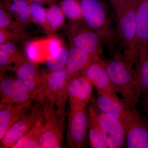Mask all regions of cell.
<instances>
[{"label":"cell","mask_w":148,"mask_h":148,"mask_svg":"<svg viewBox=\"0 0 148 148\" xmlns=\"http://www.w3.org/2000/svg\"><path fill=\"white\" fill-rule=\"evenodd\" d=\"M83 74L89 79L98 93L115 98H120L102 63V58L95 59Z\"/></svg>","instance_id":"4fadbf2b"},{"label":"cell","mask_w":148,"mask_h":148,"mask_svg":"<svg viewBox=\"0 0 148 148\" xmlns=\"http://www.w3.org/2000/svg\"><path fill=\"white\" fill-rule=\"evenodd\" d=\"M125 144L128 148H148V119L132 109L124 124Z\"/></svg>","instance_id":"ba28073f"},{"label":"cell","mask_w":148,"mask_h":148,"mask_svg":"<svg viewBox=\"0 0 148 148\" xmlns=\"http://www.w3.org/2000/svg\"><path fill=\"white\" fill-rule=\"evenodd\" d=\"M42 115V106L37 103L26 112L6 132L1 140L3 147L12 148Z\"/></svg>","instance_id":"7c38bea8"},{"label":"cell","mask_w":148,"mask_h":148,"mask_svg":"<svg viewBox=\"0 0 148 148\" xmlns=\"http://www.w3.org/2000/svg\"><path fill=\"white\" fill-rule=\"evenodd\" d=\"M97 119L101 125L107 144L110 148L126 147L125 131L123 125L114 116L100 111L95 106Z\"/></svg>","instance_id":"8fae6325"},{"label":"cell","mask_w":148,"mask_h":148,"mask_svg":"<svg viewBox=\"0 0 148 148\" xmlns=\"http://www.w3.org/2000/svg\"><path fill=\"white\" fill-rule=\"evenodd\" d=\"M65 29L71 45L101 58L103 42L98 34L83 20L69 21Z\"/></svg>","instance_id":"5b68a950"},{"label":"cell","mask_w":148,"mask_h":148,"mask_svg":"<svg viewBox=\"0 0 148 148\" xmlns=\"http://www.w3.org/2000/svg\"><path fill=\"white\" fill-rule=\"evenodd\" d=\"M92 84L84 74L70 80L68 86L69 104L86 108L92 96Z\"/></svg>","instance_id":"5bb4252c"},{"label":"cell","mask_w":148,"mask_h":148,"mask_svg":"<svg viewBox=\"0 0 148 148\" xmlns=\"http://www.w3.org/2000/svg\"><path fill=\"white\" fill-rule=\"evenodd\" d=\"M31 6V18L32 22L42 28L48 34H52L48 25L47 19V8L38 3H29Z\"/></svg>","instance_id":"484cf974"},{"label":"cell","mask_w":148,"mask_h":148,"mask_svg":"<svg viewBox=\"0 0 148 148\" xmlns=\"http://www.w3.org/2000/svg\"><path fill=\"white\" fill-rule=\"evenodd\" d=\"M66 18L60 6L55 3L47 8V24L52 33L58 31L64 26Z\"/></svg>","instance_id":"cb8c5ba5"},{"label":"cell","mask_w":148,"mask_h":148,"mask_svg":"<svg viewBox=\"0 0 148 148\" xmlns=\"http://www.w3.org/2000/svg\"><path fill=\"white\" fill-rule=\"evenodd\" d=\"M32 106V103L18 106H0V141L10 128Z\"/></svg>","instance_id":"ffe728a7"},{"label":"cell","mask_w":148,"mask_h":148,"mask_svg":"<svg viewBox=\"0 0 148 148\" xmlns=\"http://www.w3.org/2000/svg\"><path fill=\"white\" fill-rule=\"evenodd\" d=\"M136 43L138 50L148 47V0H138L136 11Z\"/></svg>","instance_id":"ac0fdd59"},{"label":"cell","mask_w":148,"mask_h":148,"mask_svg":"<svg viewBox=\"0 0 148 148\" xmlns=\"http://www.w3.org/2000/svg\"><path fill=\"white\" fill-rule=\"evenodd\" d=\"M26 27L16 21L1 4L0 5V29L18 34H27Z\"/></svg>","instance_id":"d4e9b609"},{"label":"cell","mask_w":148,"mask_h":148,"mask_svg":"<svg viewBox=\"0 0 148 148\" xmlns=\"http://www.w3.org/2000/svg\"><path fill=\"white\" fill-rule=\"evenodd\" d=\"M39 44L38 41H31L25 46V51L30 61L36 62L35 60L39 55Z\"/></svg>","instance_id":"f546056e"},{"label":"cell","mask_w":148,"mask_h":148,"mask_svg":"<svg viewBox=\"0 0 148 148\" xmlns=\"http://www.w3.org/2000/svg\"><path fill=\"white\" fill-rule=\"evenodd\" d=\"M16 78L32 94L34 100L41 105L43 90V77L37 63L25 60L14 71Z\"/></svg>","instance_id":"9c48e42d"},{"label":"cell","mask_w":148,"mask_h":148,"mask_svg":"<svg viewBox=\"0 0 148 148\" xmlns=\"http://www.w3.org/2000/svg\"><path fill=\"white\" fill-rule=\"evenodd\" d=\"M77 1L84 21L98 34L111 54L115 53L116 22L114 21L106 3L101 0Z\"/></svg>","instance_id":"7a4b0ae2"},{"label":"cell","mask_w":148,"mask_h":148,"mask_svg":"<svg viewBox=\"0 0 148 148\" xmlns=\"http://www.w3.org/2000/svg\"><path fill=\"white\" fill-rule=\"evenodd\" d=\"M43 128L40 140V148L62 147L66 112L48 104L42 105Z\"/></svg>","instance_id":"8992f818"},{"label":"cell","mask_w":148,"mask_h":148,"mask_svg":"<svg viewBox=\"0 0 148 148\" xmlns=\"http://www.w3.org/2000/svg\"><path fill=\"white\" fill-rule=\"evenodd\" d=\"M88 115L86 108L69 104L67 126V144L71 148H84L88 130Z\"/></svg>","instance_id":"52a82bcc"},{"label":"cell","mask_w":148,"mask_h":148,"mask_svg":"<svg viewBox=\"0 0 148 148\" xmlns=\"http://www.w3.org/2000/svg\"><path fill=\"white\" fill-rule=\"evenodd\" d=\"M1 4L16 21L24 26L32 22L31 6L27 0H1Z\"/></svg>","instance_id":"44dd1931"},{"label":"cell","mask_w":148,"mask_h":148,"mask_svg":"<svg viewBox=\"0 0 148 148\" xmlns=\"http://www.w3.org/2000/svg\"><path fill=\"white\" fill-rule=\"evenodd\" d=\"M59 5L69 21L83 20L80 7L77 0H62Z\"/></svg>","instance_id":"4316f807"},{"label":"cell","mask_w":148,"mask_h":148,"mask_svg":"<svg viewBox=\"0 0 148 148\" xmlns=\"http://www.w3.org/2000/svg\"><path fill=\"white\" fill-rule=\"evenodd\" d=\"M94 105L101 112L114 116L124 125L131 108L122 98H116L98 93Z\"/></svg>","instance_id":"9a60e30c"},{"label":"cell","mask_w":148,"mask_h":148,"mask_svg":"<svg viewBox=\"0 0 148 148\" xmlns=\"http://www.w3.org/2000/svg\"><path fill=\"white\" fill-rule=\"evenodd\" d=\"M138 0H128L124 8L115 17L116 22V52L114 53L137 57L136 47V11Z\"/></svg>","instance_id":"3957f363"},{"label":"cell","mask_w":148,"mask_h":148,"mask_svg":"<svg viewBox=\"0 0 148 148\" xmlns=\"http://www.w3.org/2000/svg\"><path fill=\"white\" fill-rule=\"evenodd\" d=\"M29 36L27 34H18L0 29V45L6 43H15L24 40Z\"/></svg>","instance_id":"f1b7e54d"},{"label":"cell","mask_w":148,"mask_h":148,"mask_svg":"<svg viewBox=\"0 0 148 148\" xmlns=\"http://www.w3.org/2000/svg\"><path fill=\"white\" fill-rule=\"evenodd\" d=\"M88 131L91 148H109L101 125L97 119V114L93 104L88 109Z\"/></svg>","instance_id":"7402d4cb"},{"label":"cell","mask_w":148,"mask_h":148,"mask_svg":"<svg viewBox=\"0 0 148 148\" xmlns=\"http://www.w3.org/2000/svg\"><path fill=\"white\" fill-rule=\"evenodd\" d=\"M69 55V50L64 46L60 52L54 56H49L46 60L47 70L54 71L63 69L66 66Z\"/></svg>","instance_id":"83f0119b"},{"label":"cell","mask_w":148,"mask_h":148,"mask_svg":"<svg viewBox=\"0 0 148 148\" xmlns=\"http://www.w3.org/2000/svg\"><path fill=\"white\" fill-rule=\"evenodd\" d=\"M42 72L44 84L42 106L48 104L66 112L69 80L65 67L54 71L42 70Z\"/></svg>","instance_id":"277c9868"},{"label":"cell","mask_w":148,"mask_h":148,"mask_svg":"<svg viewBox=\"0 0 148 148\" xmlns=\"http://www.w3.org/2000/svg\"><path fill=\"white\" fill-rule=\"evenodd\" d=\"M63 46L60 39L56 37H51L47 40L48 49L49 51V56H54L57 55L60 52Z\"/></svg>","instance_id":"4dcf8cb0"},{"label":"cell","mask_w":148,"mask_h":148,"mask_svg":"<svg viewBox=\"0 0 148 148\" xmlns=\"http://www.w3.org/2000/svg\"><path fill=\"white\" fill-rule=\"evenodd\" d=\"M97 57L70 45L66 69L69 81L83 74Z\"/></svg>","instance_id":"e0dca14e"},{"label":"cell","mask_w":148,"mask_h":148,"mask_svg":"<svg viewBox=\"0 0 148 148\" xmlns=\"http://www.w3.org/2000/svg\"><path fill=\"white\" fill-rule=\"evenodd\" d=\"M33 100L32 94L17 78L1 77L0 106H21Z\"/></svg>","instance_id":"30bf717a"},{"label":"cell","mask_w":148,"mask_h":148,"mask_svg":"<svg viewBox=\"0 0 148 148\" xmlns=\"http://www.w3.org/2000/svg\"><path fill=\"white\" fill-rule=\"evenodd\" d=\"M136 58L131 56L115 53L111 54L109 59H102L116 91L132 109L137 108L139 101L134 83V67Z\"/></svg>","instance_id":"6da1fadb"},{"label":"cell","mask_w":148,"mask_h":148,"mask_svg":"<svg viewBox=\"0 0 148 148\" xmlns=\"http://www.w3.org/2000/svg\"><path fill=\"white\" fill-rule=\"evenodd\" d=\"M134 83L138 100L148 94V47L140 48L134 64Z\"/></svg>","instance_id":"2e32d148"},{"label":"cell","mask_w":148,"mask_h":148,"mask_svg":"<svg viewBox=\"0 0 148 148\" xmlns=\"http://www.w3.org/2000/svg\"><path fill=\"white\" fill-rule=\"evenodd\" d=\"M43 128L42 114L12 148H39Z\"/></svg>","instance_id":"603a6c76"},{"label":"cell","mask_w":148,"mask_h":148,"mask_svg":"<svg viewBox=\"0 0 148 148\" xmlns=\"http://www.w3.org/2000/svg\"><path fill=\"white\" fill-rule=\"evenodd\" d=\"M113 9L115 17L118 16L124 8L128 0H108Z\"/></svg>","instance_id":"1f68e13d"},{"label":"cell","mask_w":148,"mask_h":148,"mask_svg":"<svg viewBox=\"0 0 148 148\" xmlns=\"http://www.w3.org/2000/svg\"><path fill=\"white\" fill-rule=\"evenodd\" d=\"M143 98L142 105L143 109L148 117V94L145 95Z\"/></svg>","instance_id":"836d02e7"},{"label":"cell","mask_w":148,"mask_h":148,"mask_svg":"<svg viewBox=\"0 0 148 148\" xmlns=\"http://www.w3.org/2000/svg\"><path fill=\"white\" fill-rule=\"evenodd\" d=\"M29 3H38L44 5L45 4H52L55 2L57 0H27Z\"/></svg>","instance_id":"d6a6232c"},{"label":"cell","mask_w":148,"mask_h":148,"mask_svg":"<svg viewBox=\"0 0 148 148\" xmlns=\"http://www.w3.org/2000/svg\"><path fill=\"white\" fill-rule=\"evenodd\" d=\"M26 60L14 43L0 45L1 74L8 71H14L20 64Z\"/></svg>","instance_id":"d6986e66"},{"label":"cell","mask_w":148,"mask_h":148,"mask_svg":"<svg viewBox=\"0 0 148 148\" xmlns=\"http://www.w3.org/2000/svg\"><path fill=\"white\" fill-rule=\"evenodd\" d=\"M101 1L103 2L106 3V0H101Z\"/></svg>","instance_id":"e575fe53"}]
</instances>
